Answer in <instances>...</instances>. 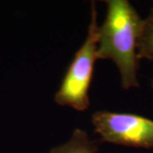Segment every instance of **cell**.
Returning a JSON list of instances; mask_svg holds the SVG:
<instances>
[{
    "label": "cell",
    "instance_id": "1",
    "mask_svg": "<svg viewBox=\"0 0 153 153\" xmlns=\"http://www.w3.org/2000/svg\"><path fill=\"white\" fill-rule=\"evenodd\" d=\"M106 14L98 27L97 57L111 60L124 89L138 88V45L143 19L128 0H106Z\"/></svg>",
    "mask_w": 153,
    "mask_h": 153
},
{
    "label": "cell",
    "instance_id": "2",
    "mask_svg": "<svg viewBox=\"0 0 153 153\" xmlns=\"http://www.w3.org/2000/svg\"><path fill=\"white\" fill-rule=\"evenodd\" d=\"M98 27L96 4L92 2L86 38L74 55L54 96L55 102L60 106L71 107L77 111H85L89 108V88L94 64L98 60Z\"/></svg>",
    "mask_w": 153,
    "mask_h": 153
},
{
    "label": "cell",
    "instance_id": "3",
    "mask_svg": "<svg viewBox=\"0 0 153 153\" xmlns=\"http://www.w3.org/2000/svg\"><path fill=\"white\" fill-rule=\"evenodd\" d=\"M94 129L105 142L137 148H153V120L133 113L98 111Z\"/></svg>",
    "mask_w": 153,
    "mask_h": 153
},
{
    "label": "cell",
    "instance_id": "4",
    "mask_svg": "<svg viewBox=\"0 0 153 153\" xmlns=\"http://www.w3.org/2000/svg\"><path fill=\"white\" fill-rule=\"evenodd\" d=\"M98 146V143L92 140L87 132L76 128L66 142L52 148L49 153H97Z\"/></svg>",
    "mask_w": 153,
    "mask_h": 153
},
{
    "label": "cell",
    "instance_id": "5",
    "mask_svg": "<svg viewBox=\"0 0 153 153\" xmlns=\"http://www.w3.org/2000/svg\"><path fill=\"white\" fill-rule=\"evenodd\" d=\"M139 59L153 60V5L150 13L143 19L142 29L138 45Z\"/></svg>",
    "mask_w": 153,
    "mask_h": 153
},
{
    "label": "cell",
    "instance_id": "6",
    "mask_svg": "<svg viewBox=\"0 0 153 153\" xmlns=\"http://www.w3.org/2000/svg\"><path fill=\"white\" fill-rule=\"evenodd\" d=\"M151 85H152V88H153V79L152 80V83H151Z\"/></svg>",
    "mask_w": 153,
    "mask_h": 153
}]
</instances>
